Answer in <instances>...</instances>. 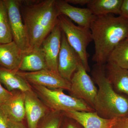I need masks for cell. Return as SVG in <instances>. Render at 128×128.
<instances>
[{"instance_id": "cell-20", "label": "cell", "mask_w": 128, "mask_h": 128, "mask_svg": "<svg viewBox=\"0 0 128 128\" xmlns=\"http://www.w3.org/2000/svg\"><path fill=\"white\" fill-rule=\"evenodd\" d=\"M12 41L6 5L4 0H0V44Z\"/></svg>"}, {"instance_id": "cell-19", "label": "cell", "mask_w": 128, "mask_h": 128, "mask_svg": "<svg viewBox=\"0 0 128 128\" xmlns=\"http://www.w3.org/2000/svg\"><path fill=\"white\" fill-rule=\"evenodd\" d=\"M123 0H92L87 5L96 16L116 14L120 16Z\"/></svg>"}, {"instance_id": "cell-2", "label": "cell", "mask_w": 128, "mask_h": 128, "mask_svg": "<svg viewBox=\"0 0 128 128\" xmlns=\"http://www.w3.org/2000/svg\"><path fill=\"white\" fill-rule=\"evenodd\" d=\"M90 29L95 45L92 60L96 64L105 65L114 48L128 38V19L112 14L96 16Z\"/></svg>"}, {"instance_id": "cell-6", "label": "cell", "mask_w": 128, "mask_h": 128, "mask_svg": "<svg viewBox=\"0 0 128 128\" xmlns=\"http://www.w3.org/2000/svg\"><path fill=\"white\" fill-rule=\"evenodd\" d=\"M87 72L80 62L70 80V91L72 96L84 101L94 109L98 88Z\"/></svg>"}, {"instance_id": "cell-11", "label": "cell", "mask_w": 128, "mask_h": 128, "mask_svg": "<svg viewBox=\"0 0 128 128\" xmlns=\"http://www.w3.org/2000/svg\"><path fill=\"white\" fill-rule=\"evenodd\" d=\"M55 3L60 15L66 16L80 26L90 28L91 24L96 18L88 8L75 7L66 0H55Z\"/></svg>"}, {"instance_id": "cell-14", "label": "cell", "mask_w": 128, "mask_h": 128, "mask_svg": "<svg viewBox=\"0 0 128 128\" xmlns=\"http://www.w3.org/2000/svg\"><path fill=\"white\" fill-rule=\"evenodd\" d=\"M104 68L106 76L114 90L128 97V70L110 61L104 65Z\"/></svg>"}, {"instance_id": "cell-29", "label": "cell", "mask_w": 128, "mask_h": 128, "mask_svg": "<svg viewBox=\"0 0 128 128\" xmlns=\"http://www.w3.org/2000/svg\"><path fill=\"white\" fill-rule=\"evenodd\" d=\"M66 2L70 4L79 5L84 6L87 5L91 2L92 0H66Z\"/></svg>"}, {"instance_id": "cell-18", "label": "cell", "mask_w": 128, "mask_h": 128, "mask_svg": "<svg viewBox=\"0 0 128 128\" xmlns=\"http://www.w3.org/2000/svg\"><path fill=\"white\" fill-rule=\"evenodd\" d=\"M17 72L0 67V81L10 92L12 90H18L22 92H25L32 90L28 82L18 75Z\"/></svg>"}, {"instance_id": "cell-5", "label": "cell", "mask_w": 128, "mask_h": 128, "mask_svg": "<svg viewBox=\"0 0 128 128\" xmlns=\"http://www.w3.org/2000/svg\"><path fill=\"white\" fill-rule=\"evenodd\" d=\"M33 86L45 104L53 111L96 112L84 101L66 94L63 89H50L38 85Z\"/></svg>"}, {"instance_id": "cell-22", "label": "cell", "mask_w": 128, "mask_h": 128, "mask_svg": "<svg viewBox=\"0 0 128 128\" xmlns=\"http://www.w3.org/2000/svg\"><path fill=\"white\" fill-rule=\"evenodd\" d=\"M64 115L63 112L53 111L41 128H60Z\"/></svg>"}, {"instance_id": "cell-10", "label": "cell", "mask_w": 128, "mask_h": 128, "mask_svg": "<svg viewBox=\"0 0 128 128\" xmlns=\"http://www.w3.org/2000/svg\"><path fill=\"white\" fill-rule=\"evenodd\" d=\"M62 34V30L58 23L44 40L41 46L48 69L58 73V59Z\"/></svg>"}, {"instance_id": "cell-28", "label": "cell", "mask_w": 128, "mask_h": 128, "mask_svg": "<svg viewBox=\"0 0 128 128\" xmlns=\"http://www.w3.org/2000/svg\"><path fill=\"white\" fill-rule=\"evenodd\" d=\"M120 16H123L128 19V0H123Z\"/></svg>"}, {"instance_id": "cell-17", "label": "cell", "mask_w": 128, "mask_h": 128, "mask_svg": "<svg viewBox=\"0 0 128 128\" xmlns=\"http://www.w3.org/2000/svg\"><path fill=\"white\" fill-rule=\"evenodd\" d=\"M1 105L9 119L18 122L23 121L25 116L24 92H21L14 95L6 102Z\"/></svg>"}, {"instance_id": "cell-15", "label": "cell", "mask_w": 128, "mask_h": 128, "mask_svg": "<svg viewBox=\"0 0 128 128\" xmlns=\"http://www.w3.org/2000/svg\"><path fill=\"white\" fill-rule=\"evenodd\" d=\"M24 53L14 41L0 44V66L8 70L18 71Z\"/></svg>"}, {"instance_id": "cell-8", "label": "cell", "mask_w": 128, "mask_h": 128, "mask_svg": "<svg viewBox=\"0 0 128 128\" xmlns=\"http://www.w3.org/2000/svg\"><path fill=\"white\" fill-rule=\"evenodd\" d=\"M17 73L32 84L44 86L50 89H62L70 91V82L58 73L48 69L35 72L18 71Z\"/></svg>"}, {"instance_id": "cell-1", "label": "cell", "mask_w": 128, "mask_h": 128, "mask_svg": "<svg viewBox=\"0 0 128 128\" xmlns=\"http://www.w3.org/2000/svg\"><path fill=\"white\" fill-rule=\"evenodd\" d=\"M20 5L30 50L40 47L58 23L55 0H20Z\"/></svg>"}, {"instance_id": "cell-23", "label": "cell", "mask_w": 128, "mask_h": 128, "mask_svg": "<svg viewBox=\"0 0 128 128\" xmlns=\"http://www.w3.org/2000/svg\"><path fill=\"white\" fill-rule=\"evenodd\" d=\"M64 116L65 118H63L60 128H83L76 120Z\"/></svg>"}, {"instance_id": "cell-16", "label": "cell", "mask_w": 128, "mask_h": 128, "mask_svg": "<svg viewBox=\"0 0 128 128\" xmlns=\"http://www.w3.org/2000/svg\"><path fill=\"white\" fill-rule=\"evenodd\" d=\"M48 69L41 46L35 47L24 52L18 71L35 72Z\"/></svg>"}, {"instance_id": "cell-27", "label": "cell", "mask_w": 128, "mask_h": 128, "mask_svg": "<svg viewBox=\"0 0 128 128\" xmlns=\"http://www.w3.org/2000/svg\"><path fill=\"white\" fill-rule=\"evenodd\" d=\"M7 128H26L22 122L12 121L8 118Z\"/></svg>"}, {"instance_id": "cell-3", "label": "cell", "mask_w": 128, "mask_h": 128, "mask_svg": "<svg viewBox=\"0 0 128 128\" xmlns=\"http://www.w3.org/2000/svg\"><path fill=\"white\" fill-rule=\"evenodd\" d=\"M91 73L98 86L94 102L96 112L105 119L128 117V97L118 94L112 87L106 76L104 65L95 64Z\"/></svg>"}, {"instance_id": "cell-13", "label": "cell", "mask_w": 128, "mask_h": 128, "mask_svg": "<svg viewBox=\"0 0 128 128\" xmlns=\"http://www.w3.org/2000/svg\"><path fill=\"white\" fill-rule=\"evenodd\" d=\"M24 93L28 127L38 128V122L46 113V108L32 90Z\"/></svg>"}, {"instance_id": "cell-12", "label": "cell", "mask_w": 128, "mask_h": 128, "mask_svg": "<svg viewBox=\"0 0 128 128\" xmlns=\"http://www.w3.org/2000/svg\"><path fill=\"white\" fill-rule=\"evenodd\" d=\"M63 112L78 122L83 128H112L115 119L103 118L96 112L67 111Z\"/></svg>"}, {"instance_id": "cell-21", "label": "cell", "mask_w": 128, "mask_h": 128, "mask_svg": "<svg viewBox=\"0 0 128 128\" xmlns=\"http://www.w3.org/2000/svg\"><path fill=\"white\" fill-rule=\"evenodd\" d=\"M128 70V38L121 41L112 51L108 61Z\"/></svg>"}, {"instance_id": "cell-25", "label": "cell", "mask_w": 128, "mask_h": 128, "mask_svg": "<svg viewBox=\"0 0 128 128\" xmlns=\"http://www.w3.org/2000/svg\"><path fill=\"white\" fill-rule=\"evenodd\" d=\"M112 128H128V117L115 118Z\"/></svg>"}, {"instance_id": "cell-7", "label": "cell", "mask_w": 128, "mask_h": 128, "mask_svg": "<svg viewBox=\"0 0 128 128\" xmlns=\"http://www.w3.org/2000/svg\"><path fill=\"white\" fill-rule=\"evenodd\" d=\"M7 8L10 28L14 41L24 52L30 46L20 10V0H4Z\"/></svg>"}, {"instance_id": "cell-9", "label": "cell", "mask_w": 128, "mask_h": 128, "mask_svg": "<svg viewBox=\"0 0 128 128\" xmlns=\"http://www.w3.org/2000/svg\"><path fill=\"white\" fill-rule=\"evenodd\" d=\"M81 62L76 52L69 44L62 32L61 46L58 59V70L60 75L70 82Z\"/></svg>"}, {"instance_id": "cell-26", "label": "cell", "mask_w": 128, "mask_h": 128, "mask_svg": "<svg viewBox=\"0 0 128 128\" xmlns=\"http://www.w3.org/2000/svg\"><path fill=\"white\" fill-rule=\"evenodd\" d=\"M8 118L0 104V128H7Z\"/></svg>"}, {"instance_id": "cell-24", "label": "cell", "mask_w": 128, "mask_h": 128, "mask_svg": "<svg viewBox=\"0 0 128 128\" xmlns=\"http://www.w3.org/2000/svg\"><path fill=\"white\" fill-rule=\"evenodd\" d=\"M14 96L11 92L2 87L0 83V104H3Z\"/></svg>"}, {"instance_id": "cell-4", "label": "cell", "mask_w": 128, "mask_h": 128, "mask_svg": "<svg viewBox=\"0 0 128 128\" xmlns=\"http://www.w3.org/2000/svg\"><path fill=\"white\" fill-rule=\"evenodd\" d=\"M58 23L70 46L76 52L86 71H90L88 62L87 48L92 41L90 28L76 25L68 18L64 15L58 16Z\"/></svg>"}]
</instances>
